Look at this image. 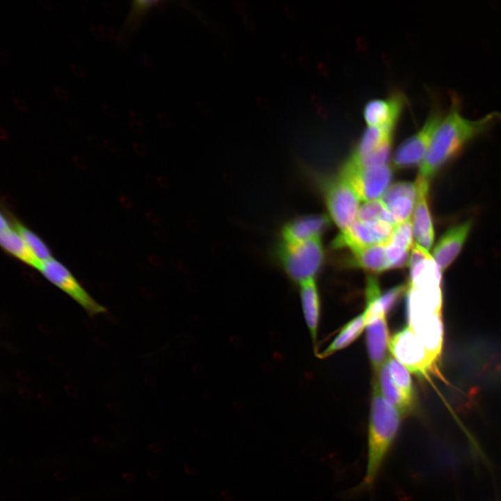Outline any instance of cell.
Listing matches in <instances>:
<instances>
[{
  "instance_id": "6da1fadb",
  "label": "cell",
  "mask_w": 501,
  "mask_h": 501,
  "mask_svg": "<svg viewBox=\"0 0 501 501\" xmlns=\"http://www.w3.org/2000/svg\"><path fill=\"white\" fill-rule=\"evenodd\" d=\"M458 100H454L447 114L436 129L418 176L429 180L471 140L484 134L501 120V113L492 112L476 120L462 116Z\"/></svg>"
},
{
  "instance_id": "7a4b0ae2",
  "label": "cell",
  "mask_w": 501,
  "mask_h": 501,
  "mask_svg": "<svg viewBox=\"0 0 501 501\" xmlns=\"http://www.w3.org/2000/svg\"><path fill=\"white\" fill-rule=\"evenodd\" d=\"M402 415L383 396L374 381L367 431V457L362 482L353 490H371L398 436Z\"/></svg>"
},
{
  "instance_id": "3957f363",
  "label": "cell",
  "mask_w": 501,
  "mask_h": 501,
  "mask_svg": "<svg viewBox=\"0 0 501 501\" xmlns=\"http://www.w3.org/2000/svg\"><path fill=\"white\" fill-rule=\"evenodd\" d=\"M379 285L376 283L367 285L366 308V341L369 357L374 369L379 372L387 360L389 349L390 334L386 314L380 303Z\"/></svg>"
},
{
  "instance_id": "277c9868",
  "label": "cell",
  "mask_w": 501,
  "mask_h": 501,
  "mask_svg": "<svg viewBox=\"0 0 501 501\" xmlns=\"http://www.w3.org/2000/svg\"><path fill=\"white\" fill-rule=\"evenodd\" d=\"M280 257L285 271L294 281L301 283L314 278L324 258L320 236L295 244L283 243Z\"/></svg>"
},
{
  "instance_id": "5b68a950",
  "label": "cell",
  "mask_w": 501,
  "mask_h": 501,
  "mask_svg": "<svg viewBox=\"0 0 501 501\" xmlns=\"http://www.w3.org/2000/svg\"><path fill=\"white\" fill-rule=\"evenodd\" d=\"M389 350L410 372L427 377L429 372L438 374V362L426 349L414 332L408 326L391 337Z\"/></svg>"
},
{
  "instance_id": "8992f818",
  "label": "cell",
  "mask_w": 501,
  "mask_h": 501,
  "mask_svg": "<svg viewBox=\"0 0 501 501\" xmlns=\"http://www.w3.org/2000/svg\"><path fill=\"white\" fill-rule=\"evenodd\" d=\"M38 271L78 303L89 315L95 316L106 312V309L90 296L71 271L54 257L42 262Z\"/></svg>"
},
{
  "instance_id": "52a82bcc",
  "label": "cell",
  "mask_w": 501,
  "mask_h": 501,
  "mask_svg": "<svg viewBox=\"0 0 501 501\" xmlns=\"http://www.w3.org/2000/svg\"><path fill=\"white\" fill-rule=\"evenodd\" d=\"M392 173L388 164L358 168L344 164L340 176L350 184L360 200L367 202L383 196L392 179Z\"/></svg>"
},
{
  "instance_id": "ba28073f",
  "label": "cell",
  "mask_w": 501,
  "mask_h": 501,
  "mask_svg": "<svg viewBox=\"0 0 501 501\" xmlns=\"http://www.w3.org/2000/svg\"><path fill=\"white\" fill-rule=\"evenodd\" d=\"M360 199L350 184L339 176L325 189V201L329 214L341 231L354 222Z\"/></svg>"
},
{
  "instance_id": "9c48e42d",
  "label": "cell",
  "mask_w": 501,
  "mask_h": 501,
  "mask_svg": "<svg viewBox=\"0 0 501 501\" xmlns=\"http://www.w3.org/2000/svg\"><path fill=\"white\" fill-rule=\"evenodd\" d=\"M394 226L383 221H356L334 239L333 248H349L351 250L378 244H385L390 239Z\"/></svg>"
},
{
  "instance_id": "30bf717a",
  "label": "cell",
  "mask_w": 501,
  "mask_h": 501,
  "mask_svg": "<svg viewBox=\"0 0 501 501\" xmlns=\"http://www.w3.org/2000/svg\"><path fill=\"white\" fill-rule=\"evenodd\" d=\"M443 118L440 109L434 106L422 127L397 150L393 158L396 167L408 168L421 164L431 137Z\"/></svg>"
},
{
  "instance_id": "8fae6325",
  "label": "cell",
  "mask_w": 501,
  "mask_h": 501,
  "mask_svg": "<svg viewBox=\"0 0 501 501\" xmlns=\"http://www.w3.org/2000/svg\"><path fill=\"white\" fill-rule=\"evenodd\" d=\"M418 189L413 216V237L422 248L429 250L434 239V230L428 205L429 180L418 176L415 182Z\"/></svg>"
},
{
  "instance_id": "7c38bea8",
  "label": "cell",
  "mask_w": 501,
  "mask_h": 501,
  "mask_svg": "<svg viewBox=\"0 0 501 501\" xmlns=\"http://www.w3.org/2000/svg\"><path fill=\"white\" fill-rule=\"evenodd\" d=\"M408 326L429 353L438 361L443 342L441 313H422L408 316Z\"/></svg>"
},
{
  "instance_id": "4fadbf2b",
  "label": "cell",
  "mask_w": 501,
  "mask_h": 501,
  "mask_svg": "<svg viewBox=\"0 0 501 501\" xmlns=\"http://www.w3.org/2000/svg\"><path fill=\"white\" fill-rule=\"evenodd\" d=\"M468 220L450 228L435 246L433 257L441 269L446 270L461 252L472 228Z\"/></svg>"
},
{
  "instance_id": "5bb4252c",
  "label": "cell",
  "mask_w": 501,
  "mask_h": 501,
  "mask_svg": "<svg viewBox=\"0 0 501 501\" xmlns=\"http://www.w3.org/2000/svg\"><path fill=\"white\" fill-rule=\"evenodd\" d=\"M401 93H395L385 100H373L365 106L363 115L370 127L394 129L404 104Z\"/></svg>"
},
{
  "instance_id": "9a60e30c",
  "label": "cell",
  "mask_w": 501,
  "mask_h": 501,
  "mask_svg": "<svg viewBox=\"0 0 501 501\" xmlns=\"http://www.w3.org/2000/svg\"><path fill=\"white\" fill-rule=\"evenodd\" d=\"M329 221L326 215H313L300 217L287 223L282 235L284 243L295 244L311 237L320 236L327 228Z\"/></svg>"
},
{
  "instance_id": "2e32d148",
  "label": "cell",
  "mask_w": 501,
  "mask_h": 501,
  "mask_svg": "<svg viewBox=\"0 0 501 501\" xmlns=\"http://www.w3.org/2000/svg\"><path fill=\"white\" fill-rule=\"evenodd\" d=\"M408 316L422 313H441L443 294L440 287H415L408 285Z\"/></svg>"
},
{
  "instance_id": "e0dca14e",
  "label": "cell",
  "mask_w": 501,
  "mask_h": 501,
  "mask_svg": "<svg viewBox=\"0 0 501 501\" xmlns=\"http://www.w3.org/2000/svg\"><path fill=\"white\" fill-rule=\"evenodd\" d=\"M378 373V383L383 397L402 417L411 414L415 408V399L407 397L395 385L389 372L386 360Z\"/></svg>"
},
{
  "instance_id": "ac0fdd59",
  "label": "cell",
  "mask_w": 501,
  "mask_h": 501,
  "mask_svg": "<svg viewBox=\"0 0 501 501\" xmlns=\"http://www.w3.org/2000/svg\"><path fill=\"white\" fill-rule=\"evenodd\" d=\"M0 243L2 248L11 256L36 270L39 269L41 262L32 253L13 223L0 229Z\"/></svg>"
},
{
  "instance_id": "d6986e66",
  "label": "cell",
  "mask_w": 501,
  "mask_h": 501,
  "mask_svg": "<svg viewBox=\"0 0 501 501\" xmlns=\"http://www.w3.org/2000/svg\"><path fill=\"white\" fill-rule=\"evenodd\" d=\"M301 299L304 317L315 344L320 312V301L314 278L300 283Z\"/></svg>"
},
{
  "instance_id": "ffe728a7",
  "label": "cell",
  "mask_w": 501,
  "mask_h": 501,
  "mask_svg": "<svg viewBox=\"0 0 501 501\" xmlns=\"http://www.w3.org/2000/svg\"><path fill=\"white\" fill-rule=\"evenodd\" d=\"M408 286L415 287H440L442 271L430 254L417 262L410 263Z\"/></svg>"
},
{
  "instance_id": "44dd1931",
  "label": "cell",
  "mask_w": 501,
  "mask_h": 501,
  "mask_svg": "<svg viewBox=\"0 0 501 501\" xmlns=\"http://www.w3.org/2000/svg\"><path fill=\"white\" fill-rule=\"evenodd\" d=\"M352 264L372 273H381L391 269L387 257L385 244H378L351 250Z\"/></svg>"
},
{
  "instance_id": "7402d4cb",
  "label": "cell",
  "mask_w": 501,
  "mask_h": 501,
  "mask_svg": "<svg viewBox=\"0 0 501 501\" xmlns=\"http://www.w3.org/2000/svg\"><path fill=\"white\" fill-rule=\"evenodd\" d=\"M366 327V315L365 311L347 323L340 330L331 343L321 352L317 354L320 358L330 356L337 351L342 350L354 342Z\"/></svg>"
},
{
  "instance_id": "603a6c76",
  "label": "cell",
  "mask_w": 501,
  "mask_h": 501,
  "mask_svg": "<svg viewBox=\"0 0 501 501\" xmlns=\"http://www.w3.org/2000/svg\"><path fill=\"white\" fill-rule=\"evenodd\" d=\"M393 129L385 127H370L364 132L358 146L351 157L359 159L377 150L392 141Z\"/></svg>"
},
{
  "instance_id": "cb8c5ba5",
  "label": "cell",
  "mask_w": 501,
  "mask_h": 501,
  "mask_svg": "<svg viewBox=\"0 0 501 501\" xmlns=\"http://www.w3.org/2000/svg\"><path fill=\"white\" fill-rule=\"evenodd\" d=\"M357 217L362 222L383 221L392 226L397 225L394 216L387 209L381 199L365 202L358 209Z\"/></svg>"
},
{
  "instance_id": "d4e9b609",
  "label": "cell",
  "mask_w": 501,
  "mask_h": 501,
  "mask_svg": "<svg viewBox=\"0 0 501 501\" xmlns=\"http://www.w3.org/2000/svg\"><path fill=\"white\" fill-rule=\"evenodd\" d=\"M13 224L32 253L41 264L53 257L49 248L39 236L16 220H15Z\"/></svg>"
},
{
  "instance_id": "484cf974",
  "label": "cell",
  "mask_w": 501,
  "mask_h": 501,
  "mask_svg": "<svg viewBox=\"0 0 501 501\" xmlns=\"http://www.w3.org/2000/svg\"><path fill=\"white\" fill-rule=\"evenodd\" d=\"M389 372L395 385L409 398L414 399L410 372L393 356L386 360Z\"/></svg>"
},
{
  "instance_id": "4316f807",
  "label": "cell",
  "mask_w": 501,
  "mask_h": 501,
  "mask_svg": "<svg viewBox=\"0 0 501 501\" xmlns=\"http://www.w3.org/2000/svg\"><path fill=\"white\" fill-rule=\"evenodd\" d=\"M416 200L403 196L398 198L387 205V209L395 218L397 224L411 220V216L414 211Z\"/></svg>"
},
{
  "instance_id": "83f0119b",
  "label": "cell",
  "mask_w": 501,
  "mask_h": 501,
  "mask_svg": "<svg viewBox=\"0 0 501 501\" xmlns=\"http://www.w3.org/2000/svg\"><path fill=\"white\" fill-rule=\"evenodd\" d=\"M418 189L415 182H400L391 185L383 194L381 200L387 205L394 200L406 196L416 200Z\"/></svg>"
},
{
  "instance_id": "f1b7e54d",
  "label": "cell",
  "mask_w": 501,
  "mask_h": 501,
  "mask_svg": "<svg viewBox=\"0 0 501 501\" xmlns=\"http://www.w3.org/2000/svg\"><path fill=\"white\" fill-rule=\"evenodd\" d=\"M413 224L411 221L408 220L394 227L389 241L409 250L413 246Z\"/></svg>"
},
{
  "instance_id": "f546056e",
  "label": "cell",
  "mask_w": 501,
  "mask_h": 501,
  "mask_svg": "<svg viewBox=\"0 0 501 501\" xmlns=\"http://www.w3.org/2000/svg\"><path fill=\"white\" fill-rule=\"evenodd\" d=\"M408 289L407 285H399L395 286L379 296V303L385 314L389 312L399 301L400 297Z\"/></svg>"
},
{
  "instance_id": "4dcf8cb0",
  "label": "cell",
  "mask_w": 501,
  "mask_h": 501,
  "mask_svg": "<svg viewBox=\"0 0 501 501\" xmlns=\"http://www.w3.org/2000/svg\"><path fill=\"white\" fill-rule=\"evenodd\" d=\"M70 68L72 69V70L73 71V72L76 75H77L78 77H84L85 71L81 65H79L77 63H71L70 64Z\"/></svg>"
},
{
  "instance_id": "1f68e13d",
  "label": "cell",
  "mask_w": 501,
  "mask_h": 501,
  "mask_svg": "<svg viewBox=\"0 0 501 501\" xmlns=\"http://www.w3.org/2000/svg\"><path fill=\"white\" fill-rule=\"evenodd\" d=\"M54 90L55 94L59 99H61L63 101H65L68 99V95L64 89H63L60 87L56 86L54 88Z\"/></svg>"
},
{
  "instance_id": "d6a6232c",
  "label": "cell",
  "mask_w": 501,
  "mask_h": 501,
  "mask_svg": "<svg viewBox=\"0 0 501 501\" xmlns=\"http://www.w3.org/2000/svg\"><path fill=\"white\" fill-rule=\"evenodd\" d=\"M102 110L107 116L114 117L116 115L115 109L108 104H104L102 105Z\"/></svg>"
},
{
  "instance_id": "836d02e7",
  "label": "cell",
  "mask_w": 501,
  "mask_h": 501,
  "mask_svg": "<svg viewBox=\"0 0 501 501\" xmlns=\"http://www.w3.org/2000/svg\"><path fill=\"white\" fill-rule=\"evenodd\" d=\"M13 102L14 104L16 106V107H17L19 110L23 111H25L27 110L28 106L24 100H22L18 97H14L13 99Z\"/></svg>"
},
{
  "instance_id": "e575fe53",
  "label": "cell",
  "mask_w": 501,
  "mask_h": 501,
  "mask_svg": "<svg viewBox=\"0 0 501 501\" xmlns=\"http://www.w3.org/2000/svg\"><path fill=\"white\" fill-rule=\"evenodd\" d=\"M129 118L132 121L138 122L139 124L142 123V118H141L140 114L138 113L137 112L131 111L129 113Z\"/></svg>"
},
{
  "instance_id": "d590c367",
  "label": "cell",
  "mask_w": 501,
  "mask_h": 501,
  "mask_svg": "<svg viewBox=\"0 0 501 501\" xmlns=\"http://www.w3.org/2000/svg\"><path fill=\"white\" fill-rule=\"evenodd\" d=\"M90 30L94 36L97 38H103L100 26H90Z\"/></svg>"
},
{
  "instance_id": "8d00e7d4",
  "label": "cell",
  "mask_w": 501,
  "mask_h": 501,
  "mask_svg": "<svg viewBox=\"0 0 501 501\" xmlns=\"http://www.w3.org/2000/svg\"><path fill=\"white\" fill-rule=\"evenodd\" d=\"M103 38L111 37L110 27L101 25L100 26Z\"/></svg>"
},
{
  "instance_id": "74e56055",
  "label": "cell",
  "mask_w": 501,
  "mask_h": 501,
  "mask_svg": "<svg viewBox=\"0 0 501 501\" xmlns=\"http://www.w3.org/2000/svg\"><path fill=\"white\" fill-rule=\"evenodd\" d=\"M129 125L130 128L134 132H140V130L141 129V124H139L138 122L130 120L129 122Z\"/></svg>"
},
{
  "instance_id": "f35d334b",
  "label": "cell",
  "mask_w": 501,
  "mask_h": 501,
  "mask_svg": "<svg viewBox=\"0 0 501 501\" xmlns=\"http://www.w3.org/2000/svg\"><path fill=\"white\" fill-rule=\"evenodd\" d=\"M110 29H111V37L116 38H118L119 35L118 29L113 26L110 27Z\"/></svg>"
},
{
  "instance_id": "ab89813d",
  "label": "cell",
  "mask_w": 501,
  "mask_h": 501,
  "mask_svg": "<svg viewBox=\"0 0 501 501\" xmlns=\"http://www.w3.org/2000/svg\"><path fill=\"white\" fill-rule=\"evenodd\" d=\"M105 10L110 15H113V12H114L113 8L109 5L107 3H106L105 6H104Z\"/></svg>"
},
{
  "instance_id": "60d3db41",
  "label": "cell",
  "mask_w": 501,
  "mask_h": 501,
  "mask_svg": "<svg viewBox=\"0 0 501 501\" xmlns=\"http://www.w3.org/2000/svg\"><path fill=\"white\" fill-rule=\"evenodd\" d=\"M68 125H69L70 128H73V129L79 128L78 125L73 120H68Z\"/></svg>"
},
{
  "instance_id": "b9f144b4",
  "label": "cell",
  "mask_w": 501,
  "mask_h": 501,
  "mask_svg": "<svg viewBox=\"0 0 501 501\" xmlns=\"http://www.w3.org/2000/svg\"><path fill=\"white\" fill-rule=\"evenodd\" d=\"M143 60H144V61H145L146 63H148V64H151V63H152L151 59L150 58V57H148V56H146V55H145H145L143 56Z\"/></svg>"
},
{
  "instance_id": "7bdbcfd3",
  "label": "cell",
  "mask_w": 501,
  "mask_h": 501,
  "mask_svg": "<svg viewBox=\"0 0 501 501\" xmlns=\"http://www.w3.org/2000/svg\"><path fill=\"white\" fill-rule=\"evenodd\" d=\"M0 130H1V138H3V136H6V132L2 127H0Z\"/></svg>"
}]
</instances>
